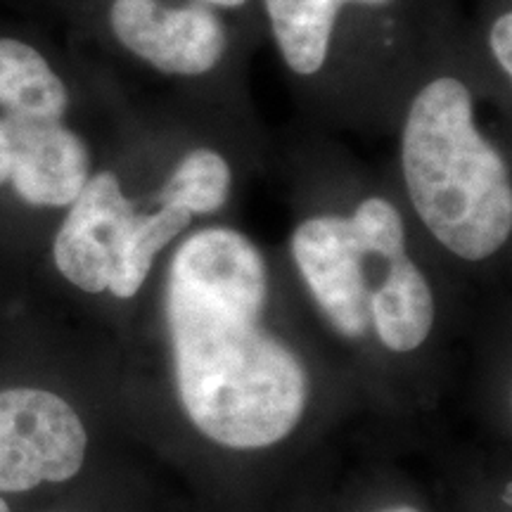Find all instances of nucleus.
Masks as SVG:
<instances>
[{
	"label": "nucleus",
	"mask_w": 512,
	"mask_h": 512,
	"mask_svg": "<svg viewBox=\"0 0 512 512\" xmlns=\"http://www.w3.org/2000/svg\"><path fill=\"white\" fill-rule=\"evenodd\" d=\"M268 273L230 228L190 235L171 261L166 318L183 408L230 448L283 441L302 418L309 380L299 358L261 330Z\"/></svg>",
	"instance_id": "1"
},
{
	"label": "nucleus",
	"mask_w": 512,
	"mask_h": 512,
	"mask_svg": "<svg viewBox=\"0 0 512 512\" xmlns=\"http://www.w3.org/2000/svg\"><path fill=\"white\" fill-rule=\"evenodd\" d=\"M401 162L415 211L446 249L482 261L508 242L510 176L472 121L465 83L441 76L422 88L403 126Z\"/></svg>",
	"instance_id": "2"
},
{
	"label": "nucleus",
	"mask_w": 512,
	"mask_h": 512,
	"mask_svg": "<svg viewBox=\"0 0 512 512\" xmlns=\"http://www.w3.org/2000/svg\"><path fill=\"white\" fill-rule=\"evenodd\" d=\"M88 437L62 396L43 389L0 392V491L67 482L81 470Z\"/></svg>",
	"instance_id": "3"
},
{
	"label": "nucleus",
	"mask_w": 512,
	"mask_h": 512,
	"mask_svg": "<svg viewBox=\"0 0 512 512\" xmlns=\"http://www.w3.org/2000/svg\"><path fill=\"white\" fill-rule=\"evenodd\" d=\"M110 24L121 46L166 74H207L226 50L223 22L200 0H114Z\"/></svg>",
	"instance_id": "4"
},
{
	"label": "nucleus",
	"mask_w": 512,
	"mask_h": 512,
	"mask_svg": "<svg viewBox=\"0 0 512 512\" xmlns=\"http://www.w3.org/2000/svg\"><path fill=\"white\" fill-rule=\"evenodd\" d=\"M136 219V204L126 200L117 176L102 171L88 178L55 238L53 254L60 273L83 292L110 290L124 264Z\"/></svg>",
	"instance_id": "5"
},
{
	"label": "nucleus",
	"mask_w": 512,
	"mask_h": 512,
	"mask_svg": "<svg viewBox=\"0 0 512 512\" xmlns=\"http://www.w3.org/2000/svg\"><path fill=\"white\" fill-rule=\"evenodd\" d=\"M292 254L306 285L332 325L347 337H361L370 325V252L349 219L318 216L294 230Z\"/></svg>",
	"instance_id": "6"
},
{
	"label": "nucleus",
	"mask_w": 512,
	"mask_h": 512,
	"mask_svg": "<svg viewBox=\"0 0 512 512\" xmlns=\"http://www.w3.org/2000/svg\"><path fill=\"white\" fill-rule=\"evenodd\" d=\"M10 133L12 188L34 207H69L91 178L83 140L60 119L5 117Z\"/></svg>",
	"instance_id": "7"
},
{
	"label": "nucleus",
	"mask_w": 512,
	"mask_h": 512,
	"mask_svg": "<svg viewBox=\"0 0 512 512\" xmlns=\"http://www.w3.org/2000/svg\"><path fill=\"white\" fill-rule=\"evenodd\" d=\"M432 320V290L420 268L406 252L387 259L384 283L370 294V323L384 347L401 354L418 349L430 335Z\"/></svg>",
	"instance_id": "8"
},
{
	"label": "nucleus",
	"mask_w": 512,
	"mask_h": 512,
	"mask_svg": "<svg viewBox=\"0 0 512 512\" xmlns=\"http://www.w3.org/2000/svg\"><path fill=\"white\" fill-rule=\"evenodd\" d=\"M69 93L46 57L17 38H0V107L10 117L62 119Z\"/></svg>",
	"instance_id": "9"
},
{
	"label": "nucleus",
	"mask_w": 512,
	"mask_h": 512,
	"mask_svg": "<svg viewBox=\"0 0 512 512\" xmlns=\"http://www.w3.org/2000/svg\"><path fill=\"white\" fill-rule=\"evenodd\" d=\"M347 0H266L280 53L297 74H316L328 57L337 12Z\"/></svg>",
	"instance_id": "10"
},
{
	"label": "nucleus",
	"mask_w": 512,
	"mask_h": 512,
	"mask_svg": "<svg viewBox=\"0 0 512 512\" xmlns=\"http://www.w3.org/2000/svg\"><path fill=\"white\" fill-rule=\"evenodd\" d=\"M230 166L211 150H192L164 185L162 207L185 209L188 214H214L228 200Z\"/></svg>",
	"instance_id": "11"
},
{
	"label": "nucleus",
	"mask_w": 512,
	"mask_h": 512,
	"mask_svg": "<svg viewBox=\"0 0 512 512\" xmlns=\"http://www.w3.org/2000/svg\"><path fill=\"white\" fill-rule=\"evenodd\" d=\"M349 221L370 256L392 259V256L406 252V233H403L401 214L387 200L370 197L356 209V214Z\"/></svg>",
	"instance_id": "12"
},
{
	"label": "nucleus",
	"mask_w": 512,
	"mask_h": 512,
	"mask_svg": "<svg viewBox=\"0 0 512 512\" xmlns=\"http://www.w3.org/2000/svg\"><path fill=\"white\" fill-rule=\"evenodd\" d=\"M489 43L498 64H501V69L510 76L512 74V15L510 12H503V15L496 19L494 29H491Z\"/></svg>",
	"instance_id": "13"
},
{
	"label": "nucleus",
	"mask_w": 512,
	"mask_h": 512,
	"mask_svg": "<svg viewBox=\"0 0 512 512\" xmlns=\"http://www.w3.org/2000/svg\"><path fill=\"white\" fill-rule=\"evenodd\" d=\"M10 162H12V147H10L8 121L0 119V185L8 183Z\"/></svg>",
	"instance_id": "14"
},
{
	"label": "nucleus",
	"mask_w": 512,
	"mask_h": 512,
	"mask_svg": "<svg viewBox=\"0 0 512 512\" xmlns=\"http://www.w3.org/2000/svg\"><path fill=\"white\" fill-rule=\"evenodd\" d=\"M204 5H219V8H240L247 0H200Z\"/></svg>",
	"instance_id": "15"
},
{
	"label": "nucleus",
	"mask_w": 512,
	"mask_h": 512,
	"mask_svg": "<svg viewBox=\"0 0 512 512\" xmlns=\"http://www.w3.org/2000/svg\"><path fill=\"white\" fill-rule=\"evenodd\" d=\"M347 3H366V5H384L389 0H347Z\"/></svg>",
	"instance_id": "16"
},
{
	"label": "nucleus",
	"mask_w": 512,
	"mask_h": 512,
	"mask_svg": "<svg viewBox=\"0 0 512 512\" xmlns=\"http://www.w3.org/2000/svg\"><path fill=\"white\" fill-rule=\"evenodd\" d=\"M387 512H418V510H413V508H392V510H387Z\"/></svg>",
	"instance_id": "17"
},
{
	"label": "nucleus",
	"mask_w": 512,
	"mask_h": 512,
	"mask_svg": "<svg viewBox=\"0 0 512 512\" xmlns=\"http://www.w3.org/2000/svg\"><path fill=\"white\" fill-rule=\"evenodd\" d=\"M0 512H10V508H8V503L3 501V498H0Z\"/></svg>",
	"instance_id": "18"
}]
</instances>
